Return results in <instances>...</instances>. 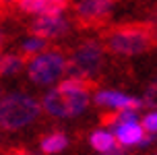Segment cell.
I'll return each mask as SVG.
<instances>
[{"label":"cell","mask_w":157,"mask_h":155,"mask_svg":"<svg viewBox=\"0 0 157 155\" xmlns=\"http://www.w3.org/2000/svg\"><path fill=\"white\" fill-rule=\"evenodd\" d=\"M91 81L78 77H66L56 83L52 89H48L44 99H41V110L52 118H77L89 108V89Z\"/></svg>","instance_id":"1"},{"label":"cell","mask_w":157,"mask_h":155,"mask_svg":"<svg viewBox=\"0 0 157 155\" xmlns=\"http://www.w3.org/2000/svg\"><path fill=\"white\" fill-rule=\"evenodd\" d=\"M103 48L116 56H136L157 46V29L153 23H126L103 33Z\"/></svg>","instance_id":"2"},{"label":"cell","mask_w":157,"mask_h":155,"mask_svg":"<svg viewBox=\"0 0 157 155\" xmlns=\"http://www.w3.org/2000/svg\"><path fill=\"white\" fill-rule=\"evenodd\" d=\"M41 114V103L33 95L23 91H8L0 95V128L21 130L33 124Z\"/></svg>","instance_id":"3"},{"label":"cell","mask_w":157,"mask_h":155,"mask_svg":"<svg viewBox=\"0 0 157 155\" xmlns=\"http://www.w3.org/2000/svg\"><path fill=\"white\" fill-rule=\"evenodd\" d=\"M27 77L37 87H54L60 83L68 72V58L60 50H44L39 54L31 56L27 64Z\"/></svg>","instance_id":"4"},{"label":"cell","mask_w":157,"mask_h":155,"mask_svg":"<svg viewBox=\"0 0 157 155\" xmlns=\"http://www.w3.org/2000/svg\"><path fill=\"white\" fill-rule=\"evenodd\" d=\"M103 56H105V48L101 41H97V39L81 41L68 58V72L66 75L93 83V79L97 77V72L103 66Z\"/></svg>","instance_id":"5"},{"label":"cell","mask_w":157,"mask_h":155,"mask_svg":"<svg viewBox=\"0 0 157 155\" xmlns=\"http://www.w3.org/2000/svg\"><path fill=\"white\" fill-rule=\"evenodd\" d=\"M114 10V0H78L75 19L81 27H101Z\"/></svg>","instance_id":"6"},{"label":"cell","mask_w":157,"mask_h":155,"mask_svg":"<svg viewBox=\"0 0 157 155\" xmlns=\"http://www.w3.org/2000/svg\"><path fill=\"white\" fill-rule=\"evenodd\" d=\"M29 31L33 35H39L44 39H60L64 35H68L71 31V21L62 15H44L35 17L29 25Z\"/></svg>","instance_id":"7"},{"label":"cell","mask_w":157,"mask_h":155,"mask_svg":"<svg viewBox=\"0 0 157 155\" xmlns=\"http://www.w3.org/2000/svg\"><path fill=\"white\" fill-rule=\"evenodd\" d=\"M93 101L101 108H110V110H124V108H132V110H141L143 108V99L126 95L122 91H114V89H101L93 95Z\"/></svg>","instance_id":"8"},{"label":"cell","mask_w":157,"mask_h":155,"mask_svg":"<svg viewBox=\"0 0 157 155\" xmlns=\"http://www.w3.org/2000/svg\"><path fill=\"white\" fill-rule=\"evenodd\" d=\"M114 134H116V141H118L120 147H136V145L147 147L151 141H153V137H149V134L145 132V128H143L136 120L116 126V128H114Z\"/></svg>","instance_id":"9"},{"label":"cell","mask_w":157,"mask_h":155,"mask_svg":"<svg viewBox=\"0 0 157 155\" xmlns=\"http://www.w3.org/2000/svg\"><path fill=\"white\" fill-rule=\"evenodd\" d=\"M15 6L23 15H31V17L62 15L68 8V0H19Z\"/></svg>","instance_id":"10"},{"label":"cell","mask_w":157,"mask_h":155,"mask_svg":"<svg viewBox=\"0 0 157 155\" xmlns=\"http://www.w3.org/2000/svg\"><path fill=\"white\" fill-rule=\"evenodd\" d=\"M89 143H91V147L97 153H101V155L120 149V145H118V141H116V134L110 132L108 128H97V130H93L91 137H89Z\"/></svg>","instance_id":"11"},{"label":"cell","mask_w":157,"mask_h":155,"mask_svg":"<svg viewBox=\"0 0 157 155\" xmlns=\"http://www.w3.org/2000/svg\"><path fill=\"white\" fill-rule=\"evenodd\" d=\"M68 147V137L64 132L56 130V132H50L46 137H41L39 141V151L44 155H56V153H62L64 149Z\"/></svg>","instance_id":"12"},{"label":"cell","mask_w":157,"mask_h":155,"mask_svg":"<svg viewBox=\"0 0 157 155\" xmlns=\"http://www.w3.org/2000/svg\"><path fill=\"white\" fill-rule=\"evenodd\" d=\"M25 64L27 60L23 54H13V52L2 54L0 52V77H13L25 68Z\"/></svg>","instance_id":"13"},{"label":"cell","mask_w":157,"mask_h":155,"mask_svg":"<svg viewBox=\"0 0 157 155\" xmlns=\"http://www.w3.org/2000/svg\"><path fill=\"white\" fill-rule=\"evenodd\" d=\"M48 48V39H44V37H39V35H29V37H25L23 41H21V54L27 58H31V56H35V54H39V52H44Z\"/></svg>","instance_id":"14"},{"label":"cell","mask_w":157,"mask_h":155,"mask_svg":"<svg viewBox=\"0 0 157 155\" xmlns=\"http://www.w3.org/2000/svg\"><path fill=\"white\" fill-rule=\"evenodd\" d=\"M141 126L145 128V132L155 134V132H157V110H153V112H149V114H145V116H143Z\"/></svg>","instance_id":"15"},{"label":"cell","mask_w":157,"mask_h":155,"mask_svg":"<svg viewBox=\"0 0 157 155\" xmlns=\"http://www.w3.org/2000/svg\"><path fill=\"white\" fill-rule=\"evenodd\" d=\"M143 106H149V108L157 110V79L147 87L145 91V99H143Z\"/></svg>","instance_id":"16"},{"label":"cell","mask_w":157,"mask_h":155,"mask_svg":"<svg viewBox=\"0 0 157 155\" xmlns=\"http://www.w3.org/2000/svg\"><path fill=\"white\" fill-rule=\"evenodd\" d=\"M2 155H35V153H31L29 149H23V147H13V149H6Z\"/></svg>","instance_id":"17"},{"label":"cell","mask_w":157,"mask_h":155,"mask_svg":"<svg viewBox=\"0 0 157 155\" xmlns=\"http://www.w3.org/2000/svg\"><path fill=\"white\" fill-rule=\"evenodd\" d=\"M4 44H6V33H4V29L0 27V52H2V48H4Z\"/></svg>","instance_id":"18"},{"label":"cell","mask_w":157,"mask_h":155,"mask_svg":"<svg viewBox=\"0 0 157 155\" xmlns=\"http://www.w3.org/2000/svg\"><path fill=\"white\" fill-rule=\"evenodd\" d=\"M19 0H0V6H8V4H17Z\"/></svg>","instance_id":"19"},{"label":"cell","mask_w":157,"mask_h":155,"mask_svg":"<svg viewBox=\"0 0 157 155\" xmlns=\"http://www.w3.org/2000/svg\"><path fill=\"white\" fill-rule=\"evenodd\" d=\"M103 155H122L120 151H112V153H103Z\"/></svg>","instance_id":"20"},{"label":"cell","mask_w":157,"mask_h":155,"mask_svg":"<svg viewBox=\"0 0 157 155\" xmlns=\"http://www.w3.org/2000/svg\"><path fill=\"white\" fill-rule=\"evenodd\" d=\"M0 141H2V128H0Z\"/></svg>","instance_id":"21"},{"label":"cell","mask_w":157,"mask_h":155,"mask_svg":"<svg viewBox=\"0 0 157 155\" xmlns=\"http://www.w3.org/2000/svg\"><path fill=\"white\" fill-rule=\"evenodd\" d=\"M0 95H2V91H0Z\"/></svg>","instance_id":"22"}]
</instances>
